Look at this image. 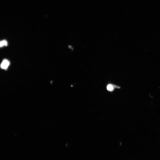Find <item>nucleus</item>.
Masks as SVG:
<instances>
[{
	"label": "nucleus",
	"instance_id": "nucleus-1",
	"mask_svg": "<svg viewBox=\"0 0 160 160\" xmlns=\"http://www.w3.org/2000/svg\"><path fill=\"white\" fill-rule=\"evenodd\" d=\"M10 62L6 59L4 60L1 65V67L3 69H6L8 68L10 65Z\"/></svg>",
	"mask_w": 160,
	"mask_h": 160
},
{
	"label": "nucleus",
	"instance_id": "nucleus-2",
	"mask_svg": "<svg viewBox=\"0 0 160 160\" xmlns=\"http://www.w3.org/2000/svg\"><path fill=\"white\" fill-rule=\"evenodd\" d=\"M115 88H120L119 87H118L112 84H109L107 87V89L108 91L112 92L113 91Z\"/></svg>",
	"mask_w": 160,
	"mask_h": 160
},
{
	"label": "nucleus",
	"instance_id": "nucleus-3",
	"mask_svg": "<svg viewBox=\"0 0 160 160\" xmlns=\"http://www.w3.org/2000/svg\"><path fill=\"white\" fill-rule=\"evenodd\" d=\"M8 45L7 41L5 40H3L0 41V47L4 46H7Z\"/></svg>",
	"mask_w": 160,
	"mask_h": 160
}]
</instances>
